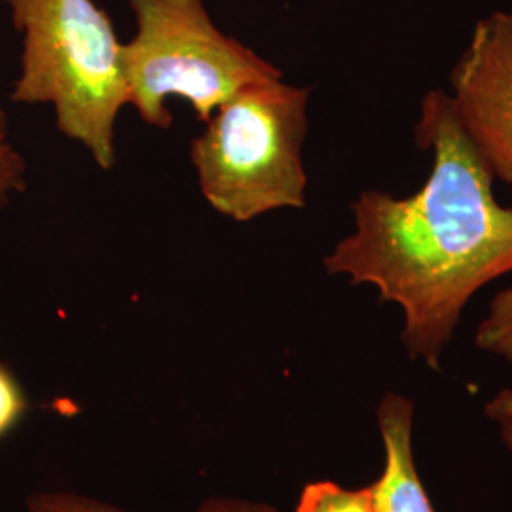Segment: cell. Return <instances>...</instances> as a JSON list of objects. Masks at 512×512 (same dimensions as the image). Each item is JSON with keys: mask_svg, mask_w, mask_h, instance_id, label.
I'll list each match as a JSON object with an SVG mask.
<instances>
[{"mask_svg": "<svg viewBox=\"0 0 512 512\" xmlns=\"http://www.w3.org/2000/svg\"><path fill=\"white\" fill-rule=\"evenodd\" d=\"M416 143L433 154L427 183L406 198L363 190L351 207L355 228L325 270L397 304L408 355L440 370L465 306L512 272V209L495 200L494 173L448 93L421 99Z\"/></svg>", "mask_w": 512, "mask_h": 512, "instance_id": "cell-1", "label": "cell"}, {"mask_svg": "<svg viewBox=\"0 0 512 512\" xmlns=\"http://www.w3.org/2000/svg\"><path fill=\"white\" fill-rule=\"evenodd\" d=\"M21 35L12 101L54 107L55 126L88 148L101 169L116 164V120L128 105L124 42L93 0H2Z\"/></svg>", "mask_w": 512, "mask_h": 512, "instance_id": "cell-2", "label": "cell"}, {"mask_svg": "<svg viewBox=\"0 0 512 512\" xmlns=\"http://www.w3.org/2000/svg\"><path fill=\"white\" fill-rule=\"evenodd\" d=\"M308 103L310 88L277 78L241 90L213 112L190 145V162L217 213L249 222L306 205Z\"/></svg>", "mask_w": 512, "mask_h": 512, "instance_id": "cell-3", "label": "cell"}, {"mask_svg": "<svg viewBox=\"0 0 512 512\" xmlns=\"http://www.w3.org/2000/svg\"><path fill=\"white\" fill-rule=\"evenodd\" d=\"M126 2L137 25L124 44L128 105L154 128H171V97L186 101L205 124L241 90L283 78L270 61L222 33L203 0Z\"/></svg>", "mask_w": 512, "mask_h": 512, "instance_id": "cell-4", "label": "cell"}, {"mask_svg": "<svg viewBox=\"0 0 512 512\" xmlns=\"http://www.w3.org/2000/svg\"><path fill=\"white\" fill-rule=\"evenodd\" d=\"M459 122L494 177L512 183V14L480 19L452 76Z\"/></svg>", "mask_w": 512, "mask_h": 512, "instance_id": "cell-5", "label": "cell"}, {"mask_svg": "<svg viewBox=\"0 0 512 512\" xmlns=\"http://www.w3.org/2000/svg\"><path fill=\"white\" fill-rule=\"evenodd\" d=\"M384 471L368 488L374 512H437L414 461V403L389 391L376 408Z\"/></svg>", "mask_w": 512, "mask_h": 512, "instance_id": "cell-6", "label": "cell"}, {"mask_svg": "<svg viewBox=\"0 0 512 512\" xmlns=\"http://www.w3.org/2000/svg\"><path fill=\"white\" fill-rule=\"evenodd\" d=\"M27 512H126L99 499L73 492H38L27 499ZM196 512H279L274 505L239 499L211 497Z\"/></svg>", "mask_w": 512, "mask_h": 512, "instance_id": "cell-7", "label": "cell"}, {"mask_svg": "<svg viewBox=\"0 0 512 512\" xmlns=\"http://www.w3.org/2000/svg\"><path fill=\"white\" fill-rule=\"evenodd\" d=\"M294 512H374L370 488H344L332 480L304 486Z\"/></svg>", "mask_w": 512, "mask_h": 512, "instance_id": "cell-8", "label": "cell"}, {"mask_svg": "<svg viewBox=\"0 0 512 512\" xmlns=\"http://www.w3.org/2000/svg\"><path fill=\"white\" fill-rule=\"evenodd\" d=\"M476 348L512 365V287L495 296L475 334Z\"/></svg>", "mask_w": 512, "mask_h": 512, "instance_id": "cell-9", "label": "cell"}, {"mask_svg": "<svg viewBox=\"0 0 512 512\" xmlns=\"http://www.w3.org/2000/svg\"><path fill=\"white\" fill-rule=\"evenodd\" d=\"M25 173L27 165L10 139L8 116L0 107V209L12 202L16 194L25 190Z\"/></svg>", "mask_w": 512, "mask_h": 512, "instance_id": "cell-10", "label": "cell"}, {"mask_svg": "<svg viewBox=\"0 0 512 512\" xmlns=\"http://www.w3.org/2000/svg\"><path fill=\"white\" fill-rule=\"evenodd\" d=\"M27 412V399L16 376L0 365V439L6 437Z\"/></svg>", "mask_w": 512, "mask_h": 512, "instance_id": "cell-11", "label": "cell"}, {"mask_svg": "<svg viewBox=\"0 0 512 512\" xmlns=\"http://www.w3.org/2000/svg\"><path fill=\"white\" fill-rule=\"evenodd\" d=\"M484 414L497 427L512 429V389H501L484 406Z\"/></svg>", "mask_w": 512, "mask_h": 512, "instance_id": "cell-12", "label": "cell"}, {"mask_svg": "<svg viewBox=\"0 0 512 512\" xmlns=\"http://www.w3.org/2000/svg\"><path fill=\"white\" fill-rule=\"evenodd\" d=\"M499 429V437H501V442L505 444V448H507V452H509V456L512 458V429L511 427H497Z\"/></svg>", "mask_w": 512, "mask_h": 512, "instance_id": "cell-13", "label": "cell"}]
</instances>
